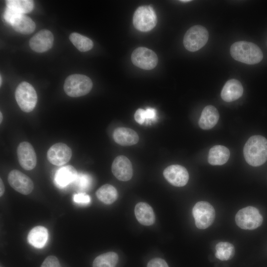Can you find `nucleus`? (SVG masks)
<instances>
[{"label": "nucleus", "instance_id": "nucleus-16", "mask_svg": "<svg viewBox=\"0 0 267 267\" xmlns=\"http://www.w3.org/2000/svg\"><path fill=\"white\" fill-rule=\"evenodd\" d=\"M54 38L52 33L43 29L36 34L29 41L30 47L37 52H44L50 49L53 43Z\"/></svg>", "mask_w": 267, "mask_h": 267}, {"label": "nucleus", "instance_id": "nucleus-10", "mask_svg": "<svg viewBox=\"0 0 267 267\" xmlns=\"http://www.w3.org/2000/svg\"><path fill=\"white\" fill-rule=\"evenodd\" d=\"M131 60L136 66L145 70L154 68L158 63L156 54L152 50L144 47H139L132 53Z\"/></svg>", "mask_w": 267, "mask_h": 267}, {"label": "nucleus", "instance_id": "nucleus-32", "mask_svg": "<svg viewBox=\"0 0 267 267\" xmlns=\"http://www.w3.org/2000/svg\"><path fill=\"white\" fill-rule=\"evenodd\" d=\"M147 267H169V266L164 260L160 258H155L148 263Z\"/></svg>", "mask_w": 267, "mask_h": 267}, {"label": "nucleus", "instance_id": "nucleus-14", "mask_svg": "<svg viewBox=\"0 0 267 267\" xmlns=\"http://www.w3.org/2000/svg\"><path fill=\"white\" fill-rule=\"evenodd\" d=\"M166 179L172 185L181 187L184 186L189 179L187 170L179 165H172L167 167L163 171Z\"/></svg>", "mask_w": 267, "mask_h": 267}, {"label": "nucleus", "instance_id": "nucleus-24", "mask_svg": "<svg viewBox=\"0 0 267 267\" xmlns=\"http://www.w3.org/2000/svg\"><path fill=\"white\" fill-rule=\"evenodd\" d=\"M96 196L104 204H111L117 200L118 192L113 185L106 184L98 188L96 192Z\"/></svg>", "mask_w": 267, "mask_h": 267}, {"label": "nucleus", "instance_id": "nucleus-12", "mask_svg": "<svg viewBox=\"0 0 267 267\" xmlns=\"http://www.w3.org/2000/svg\"><path fill=\"white\" fill-rule=\"evenodd\" d=\"M71 149L66 144L59 142L52 145L46 154L48 161L56 166L66 164L72 157Z\"/></svg>", "mask_w": 267, "mask_h": 267}, {"label": "nucleus", "instance_id": "nucleus-27", "mask_svg": "<svg viewBox=\"0 0 267 267\" xmlns=\"http://www.w3.org/2000/svg\"><path fill=\"white\" fill-rule=\"evenodd\" d=\"M69 39L74 45L82 52L89 51L93 46V43L90 39L77 33H72Z\"/></svg>", "mask_w": 267, "mask_h": 267}, {"label": "nucleus", "instance_id": "nucleus-33", "mask_svg": "<svg viewBox=\"0 0 267 267\" xmlns=\"http://www.w3.org/2000/svg\"><path fill=\"white\" fill-rule=\"evenodd\" d=\"M145 110V118L146 123L154 121L157 119V111L153 108L148 107Z\"/></svg>", "mask_w": 267, "mask_h": 267}, {"label": "nucleus", "instance_id": "nucleus-30", "mask_svg": "<svg viewBox=\"0 0 267 267\" xmlns=\"http://www.w3.org/2000/svg\"><path fill=\"white\" fill-rule=\"evenodd\" d=\"M41 267H61V266L55 256H49L44 259Z\"/></svg>", "mask_w": 267, "mask_h": 267}, {"label": "nucleus", "instance_id": "nucleus-25", "mask_svg": "<svg viewBox=\"0 0 267 267\" xmlns=\"http://www.w3.org/2000/svg\"><path fill=\"white\" fill-rule=\"evenodd\" d=\"M118 261L117 254L109 252L96 257L93 262L92 267H116Z\"/></svg>", "mask_w": 267, "mask_h": 267}, {"label": "nucleus", "instance_id": "nucleus-28", "mask_svg": "<svg viewBox=\"0 0 267 267\" xmlns=\"http://www.w3.org/2000/svg\"><path fill=\"white\" fill-rule=\"evenodd\" d=\"M7 7L21 14L30 12L34 8V2L31 0H7Z\"/></svg>", "mask_w": 267, "mask_h": 267}, {"label": "nucleus", "instance_id": "nucleus-21", "mask_svg": "<svg viewBox=\"0 0 267 267\" xmlns=\"http://www.w3.org/2000/svg\"><path fill=\"white\" fill-rule=\"evenodd\" d=\"M135 217L138 222L144 225H152L155 221V216L152 207L145 202L137 203L134 208Z\"/></svg>", "mask_w": 267, "mask_h": 267}, {"label": "nucleus", "instance_id": "nucleus-18", "mask_svg": "<svg viewBox=\"0 0 267 267\" xmlns=\"http://www.w3.org/2000/svg\"><path fill=\"white\" fill-rule=\"evenodd\" d=\"M243 92L241 83L236 79L227 81L221 93L222 98L226 102H231L240 98Z\"/></svg>", "mask_w": 267, "mask_h": 267}, {"label": "nucleus", "instance_id": "nucleus-23", "mask_svg": "<svg viewBox=\"0 0 267 267\" xmlns=\"http://www.w3.org/2000/svg\"><path fill=\"white\" fill-rule=\"evenodd\" d=\"M48 238L47 229L43 226H37L32 228L28 235L29 243L33 246L41 248L45 244Z\"/></svg>", "mask_w": 267, "mask_h": 267}, {"label": "nucleus", "instance_id": "nucleus-3", "mask_svg": "<svg viewBox=\"0 0 267 267\" xmlns=\"http://www.w3.org/2000/svg\"><path fill=\"white\" fill-rule=\"evenodd\" d=\"M92 88V82L88 76L75 74L68 76L65 81L64 90L68 96L77 97L86 95Z\"/></svg>", "mask_w": 267, "mask_h": 267}, {"label": "nucleus", "instance_id": "nucleus-34", "mask_svg": "<svg viewBox=\"0 0 267 267\" xmlns=\"http://www.w3.org/2000/svg\"><path fill=\"white\" fill-rule=\"evenodd\" d=\"M134 117L137 123L141 125L144 124L146 122L145 110L142 108L138 109L135 111Z\"/></svg>", "mask_w": 267, "mask_h": 267}, {"label": "nucleus", "instance_id": "nucleus-7", "mask_svg": "<svg viewBox=\"0 0 267 267\" xmlns=\"http://www.w3.org/2000/svg\"><path fill=\"white\" fill-rule=\"evenodd\" d=\"M134 27L141 32L151 30L157 22V15L150 6H141L135 11L133 16Z\"/></svg>", "mask_w": 267, "mask_h": 267}, {"label": "nucleus", "instance_id": "nucleus-5", "mask_svg": "<svg viewBox=\"0 0 267 267\" xmlns=\"http://www.w3.org/2000/svg\"><path fill=\"white\" fill-rule=\"evenodd\" d=\"M4 18L15 31L22 34H31L35 29V23L31 18L7 7L4 11Z\"/></svg>", "mask_w": 267, "mask_h": 267}, {"label": "nucleus", "instance_id": "nucleus-29", "mask_svg": "<svg viewBox=\"0 0 267 267\" xmlns=\"http://www.w3.org/2000/svg\"><path fill=\"white\" fill-rule=\"evenodd\" d=\"M74 182L79 190L85 191H87L91 186L92 179L89 174L80 173L78 174Z\"/></svg>", "mask_w": 267, "mask_h": 267}, {"label": "nucleus", "instance_id": "nucleus-26", "mask_svg": "<svg viewBox=\"0 0 267 267\" xmlns=\"http://www.w3.org/2000/svg\"><path fill=\"white\" fill-rule=\"evenodd\" d=\"M216 258L221 261H227L231 259L235 254L234 246L227 242H220L216 246Z\"/></svg>", "mask_w": 267, "mask_h": 267}, {"label": "nucleus", "instance_id": "nucleus-9", "mask_svg": "<svg viewBox=\"0 0 267 267\" xmlns=\"http://www.w3.org/2000/svg\"><path fill=\"white\" fill-rule=\"evenodd\" d=\"M192 214L196 227L204 229L213 223L216 213L214 207L209 203L199 201L194 206Z\"/></svg>", "mask_w": 267, "mask_h": 267}, {"label": "nucleus", "instance_id": "nucleus-31", "mask_svg": "<svg viewBox=\"0 0 267 267\" xmlns=\"http://www.w3.org/2000/svg\"><path fill=\"white\" fill-rule=\"evenodd\" d=\"M73 200L75 202L78 204H88L90 201V198L85 193H79L74 195Z\"/></svg>", "mask_w": 267, "mask_h": 267}, {"label": "nucleus", "instance_id": "nucleus-35", "mask_svg": "<svg viewBox=\"0 0 267 267\" xmlns=\"http://www.w3.org/2000/svg\"><path fill=\"white\" fill-rule=\"evenodd\" d=\"M5 188L3 182L1 179H0V196H2L4 192Z\"/></svg>", "mask_w": 267, "mask_h": 267}, {"label": "nucleus", "instance_id": "nucleus-20", "mask_svg": "<svg viewBox=\"0 0 267 267\" xmlns=\"http://www.w3.org/2000/svg\"><path fill=\"white\" fill-rule=\"evenodd\" d=\"M219 113L217 108L212 105H207L203 109L198 121L199 127L203 130L213 128L219 119Z\"/></svg>", "mask_w": 267, "mask_h": 267}, {"label": "nucleus", "instance_id": "nucleus-4", "mask_svg": "<svg viewBox=\"0 0 267 267\" xmlns=\"http://www.w3.org/2000/svg\"><path fill=\"white\" fill-rule=\"evenodd\" d=\"M15 97L20 109L25 112H30L37 102V94L34 87L29 83L23 82L16 88Z\"/></svg>", "mask_w": 267, "mask_h": 267}, {"label": "nucleus", "instance_id": "nucleus-22", "mask_svg": "<svg viewBox=\"0 0 267 267\" xmlns=\"http://www.w3.org/2000/svg\"><path fill=\"white\" fill-rule=\"evenodd\" d=\"M229 155L227 148L220 145H215L209 150L208 162L212 165H222L228 161Z\"/></svg>", "mask_w": 267, "mask_h": 267}, {"label": "nucleus", "instance_id": "nucleus-36", "mask_svg": "<svg viewBox=\"0 0 267 267\" xmlns=\"http://www.w3.org/2000/svg\"><path fill=\"white\" fill-rule=\"evenodd\" d=\"M0 123H1L2 121V114L1 112H0Z\"/></svg>", "mask_w": 267, "mask_h": 267}, {"label": "nucleus", "instance_id": "nucleus-19", "mask_svg": "<svg viewBox=\"0 0 267 267\" xmlns=\"http://www.w3.org/2000/svg\"><path fill=\"white\" fill-rule=\"evenodd\" d=\"M78 173L72 166L67 165L59 168L54 176V182L56 185L60 188L64 187L74 182Z\"/></svg>", "mask_w": 267, "mask_h": 267}, {"label": "nucleus", "instance_id": "nucleus-1", "mask_svg": "<svg viewBox=\"0 0 267 267\" xmlns=\"http://www.w3.org/2000/svg\"><path fill=\"white\" fill-rule=\"evenodd\" d=\"M243 154L247 163L257 167L267 160V139L261 135L250 137L246 142Z\"/></svg>", "mask_w": 267, "mask_h": 267}, {"label": "nucleus", "instance_id": "nucleus-13", "mask_svg": "<svg viewBox=\"0 0 267 267\" xmlns=\"http://www.w3.org/2000/svg\"><path fill=\"white\" fill-rule=\"evenodd\" d=\"M17 155L19 163L24 169L31 170L36 167L37 155L33 146L29 142H21L17 149Z\"/></svg>", "mask_w": 267, "mask_h": 267}, {"label": "nucleus", "instance_id": "nucleus-37", "mask_svg": "<svg viewBox=\"0 0 267 267\" xmlns=\"http://www.w3.org/2000/svg\"><path fill=\"white\" fill-rule=\"evenodd\" d=\"M191 0H180V1L182 2H189Z\"/></svg>", "mask_w": 267, "mask_h": 267}, {"label": "nucleus", "instance_id": "nucleus-38", "mask_svg": "<svg viewBox=\"0 0 267 267\" xmlns=\"http://www.w3.org/2000/svg\"><path fill=\"white\" fill-rule=\"evenodd\" d=\"M2 83L1 76H0V86H1Z\"/></svg>", "mask_w": 267, "mask_h": 267}, {"label": "nucleus", "instance_id": "nucleus-6", "mask_svg": "<svg viewBox=\"0 0 267 267\" xmlns=\"http://www.w3.org/2000/svg\"><path fill=\"white\" fill-rule=\"evenodd\" d=\"M208 39L209 33L206 28L201 25H195L185 33L183 44L187 50L194 52L204 46Z\"/></svg>", "mask_w": 267, "mask_h": 267}, {"label": "nucleus", "instance_id": "nucleus-15", "mask_svg": "<svg viewBox=\"0 0 267 267\" xmlns=\"http://www.w3.org/2000/svg\"><path fill=\"white\" fill-rule=\"evenodd\" d=\"M111 169L114 176L119 180L128 181L132 178L133 170L132 163L125 156L116 157L112 163Z\"/></svg>", "mask_w": 267, "mask_h": 267}, {"label": "nucleus", "instance_id": "nucleus-8", "mask_svg": "<svg viewBox=\"0 0 267 267\" xmlns=\"http://www.w3.org/2000/svg\"><path fill=\"white\" fill-rule=\"evenodd\" d=\"M236 224L241 228L252 230L259 227L263 219L255 207L248 206L238 211L235 215Z\"/></svg>", "mask_w": 267, "mask_h": 267}, {"label": "nucleus", "instance_id": "nucleus-2", "mask_svg": "<svg viewBox=\"0 0 267 267\" xmlns=\"http://www.w3.org/2000/svg\"><path fill=\"white\" fill-rule=\"evenodd\" d=\"M230 53L235 60L247 64L259 63L263 58L260 47L255 44L246 41H239L233 44Z\"/></svg>", "mask_w": 267, "mask_h": 267}, {"label": "nucleus", "instance_id": "nucleus-17", "mask_svg": "<svg viewBox=\"0 0 267 267\" xmlns=\"http://www.w3.org/2000/svg\"><path fill=\"white\" fill-rule=\"evenodd\" d=\"M114 141L122 146H131L137 143L139 140L137 134L133 130L125 127H119L113 132Z\"/></svg>", "mask_w": 267, "mask_h": 267}, {"label": "nucleus", "instance_id": "nucleus-11", "mask_svg": "<svg viewBox=\"0 0 267 267\" xmlns=\"http://www.w3.org/2000/svg\"><path fill=\"white\" fill-rule=\"evenodd\" d=\"M8 181L14 190L24 195L30 194L34 188L32 179L17 170H13L10 172L8 176Z\"/></svg>", "mask_w": 267, "mask_h": 267}]
</instances>
